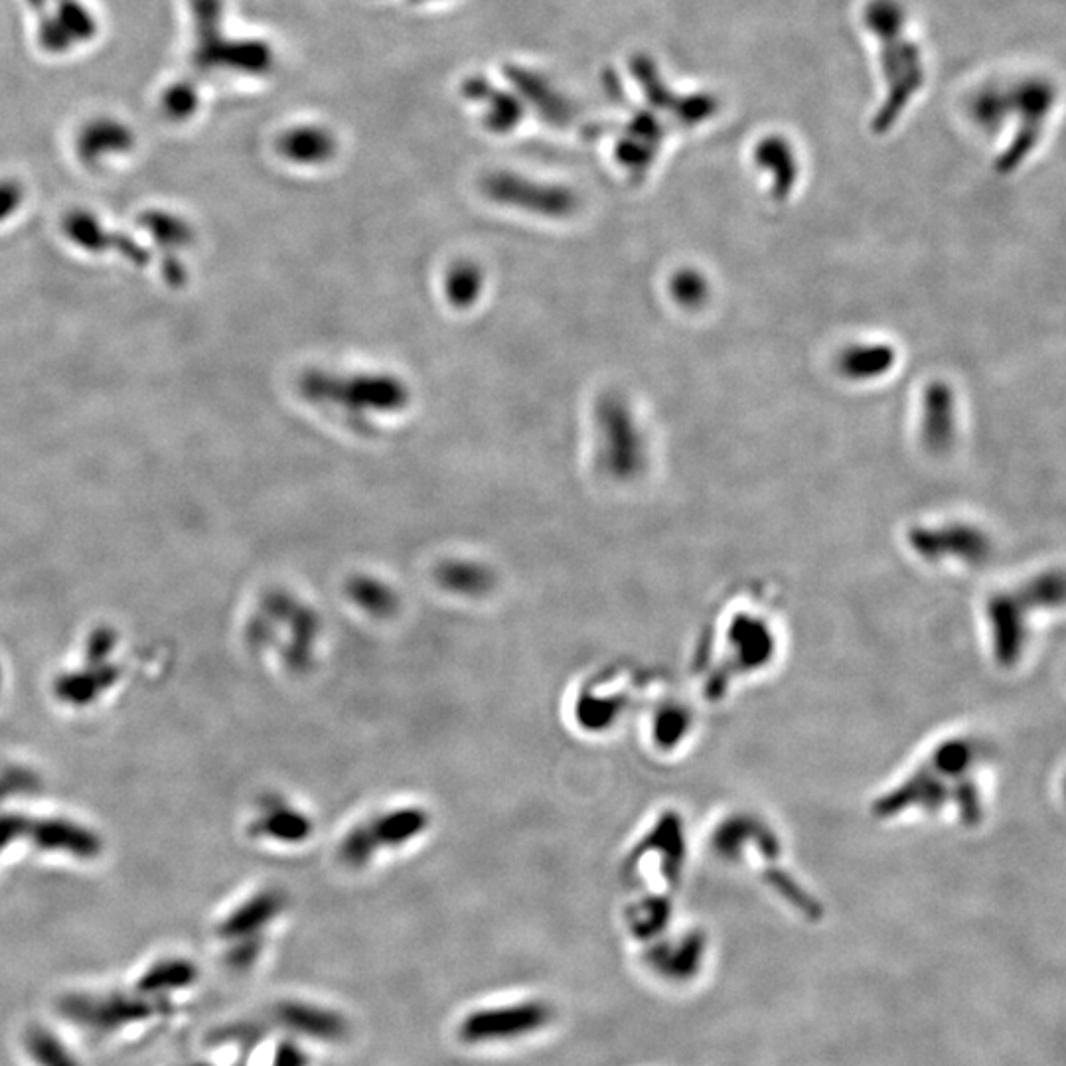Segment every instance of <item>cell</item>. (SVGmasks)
Returning a JSON list of instances; mask_svg holds the SVG:
<instances>
[{"label":"cell","mask_w":1066,"mask_h":1066,"mask_svg":"<svg viewBox=\"0 0 1066 1066\" xmlns=\"http://www.w3.org/2000/svg\"><path fill=\"white\" fill-rule=\"evenodd\" d=\"M336 139L330 131L320 129L316 125H303L285 131L279 137L277 151L279 154L301 166H320L334 158L336 154Z\"/></svg>","instance_id":"30bf717a"},{"label":"cell","mask_w":1066,"mask_h":1066,"mask_svg":"<svg viewBox=\"0 0 1066 1066\" xmlns=\"http://www.w3.org/2000/svg\"><path fill=\"white\" fill-rule=\"evenodd\" d=\"M597 455L612 480L630 482L646 466V441L634 413L616 391L603 393L595 403Z\"/></svg>","instance_id":"5b68a950"},{"label":"cell","mask_w":1066,"mask_h":1066,"mask_svg":"<svg viewBox=\"0 0 1066 1066\" xmlns=\"http://www.w3.org/2000/svg\"><path fill=\"white\" fill-rule=\"evenodd\" d=\"M486 289V271L474 259H457L449 265L443 277V293L451 306L458 310L472 308Z\"/></svg>","instance_id":"4fadbf2b"},{"label":"cell","mask_w":1066,"mask_h":1066,"mask_svg":"<svg viewBox=\"0 0 1066 1066\" xmlns=\"http://www.w3.org/2000/svg\"><path fill=\"white\" fill-rule=\"evenodd\" d=\"M437 583L464 597H480L494 589L496 573L486 563L474 559H445L435 569Z\"/></svg>","instance_id":"7c38bea8"},{"label":"cell","mask_w":1066,"mask_h":1066,"mask_svg":"<svg viewBox=\"0 0 1066 1066\" xmlns=\"http://www.w3.org/2000/svg\"><path fill=\"white\" fill-rule=\"evenodd\" d=\"M559 1019L553 1001L522 995L474 1005L455 1023V1037L466 1049H504L547 1033Z\"/></svg>","instance_id":"3957f363"},{"label":"cell","mask_w":1066,"mask_h":1066,"mask_svg":"<svg viewBox=\"0 0 1066 1066\" xmlns=\"http://www.w3.org/2000/svg\"><path fill=\"white\" fill-rule=\"evenodd\" d=\"M196 70H231L237 74L263 76L273 70L275 56L263 40H233L224 36V0H190Z\"/></svg>","instance_id":"277c9868"},{"label":"cell","mask_w":1066,"mask_h":1066,"mask_svg":"<svg viewBox=\"0 0 1066 1066\" xmlns=\"http://www.w3.org/2000/svg\"><path fill=\"white\" fill-rule=\"evenodd\" d=\"M283 1017L291 1029L305 1035L308 1039H318L324 1043H338L348 1033V1023L344 1015L334 1009L316 1005V1003H289L283 1011Z\"/></svg>","instance_id":"8fae6325"},{"label":"cell","mask_w":1066,"mask_h":1066,"mask_svg":"<svg viewBox=\"0 0 1066 1066\" xmlns=\"http://www.w3.org/2000/svg\"><path fill=\"white\" fill-rule=\"evenodd\" d=\"M782 632L770 618L755 612H731L715 632H707L701 642V656L707 662L701 668L707 697L717 699L731 684L743 682L768 672L780 658Z\"/></svg>","instance_id":"6da1fadb"},{"label":"cell","mask_w":1066,"mask_h":1066,"mask_svg":"<svg viewBox=\"0 0 1066 1066\" xmlns=\"http://www.w3.org/2000/svg\"><path fill=\"white\" fill-rule=\"evenodd\" d=\"M50 10L76 46L89 44L99 34V22L83 0H48Z\"/></svg>","instance_id":"9a60e30c"},{"label":"cell","mask_w":1066,"mask_h":1066,"mask_svg":"<svg viewBox=\"0 0 1066 1066\" xmlns=\"http://www.w3.org/2000/svg\"><path fill=\"white\" fill-rule=\"evenodd\" d=\"M200 103V89L192 79H178L160 95V111L172 123H184L192 119L198 113Z\"/></svg>","instance_id":"e0dca14e"},{"label":"cell","mask_w":1066,"mask_h":1066,"mask_svg":"<svg viewBox=\"0 0 1066 1066\" xmlns=\"http://www.w3.org/2000/svg\"><path fill=\"white\" fill-rule=\"evenodd\" d=\"M24 186L14 178L0 180V224L12 218L24 202Z\"/></svg>","instance_id":"ac0fdd59"},{"label":"cell","mask_w":1066,"mask_h":1066,"mask_svg":"<svg viewBox=\"0 0 1066 1066\" xmlns=\"http://www.w3.org/2000/svg\"><path fill=\"white\" fill-rule=\"evenodd\" d=\"M482 192L500 206L549 220H565L579 210V196L573 188L537 182L506 170L488 174L482 180Z\"/></svg>","instance_id":"8992f818"},{"label":"cell","mask_w":1066,"mask_h":1066,"mask_svg":"<svg viewBox=\"0 0 1066 1066\" xmlns=\"http://www.w3.org/2000/svg\"><path fill=\"white\" fill-rule=\"evenodd\" d=\"M297 389L308 403L334 411L358 427H370L372 417L399 415L413 401L411 385L389 372L310 368L299 376Z\"/></svg>","instance_id":"7a4b0ae2"},{"label":"cell","mask_w":1066,"mask_h":1066,"mask_svg":"<svg viewBox=\"0 0 1066 1066\" xmlns=\"http://www.w3.org/2000/svg\"><path fill=\"white\" fill-rule=\"evenodd\" d=\"M346 593L358 607L374 614H385L397 607V593L393 587L372 575H354L346 583Z\"/></svg>","instance_id":"2e32d148"},{"label":"cell","mask_w":1066,"mask_h":1066,"mask_svg":"<svg viewBox=\"0 0 1066 1066\" xmlns=\"http://www.w3.org/2000/svg\"><path fill=\"white\" fill-rule=\"evenodd\" d=\"M160 273H162V279L166 281L168 287L172 289H182L188 281V269L186 265L182 263L180 257H176V253H166L162 265H160Z\"/></svg>","instance_id":"d6986e66"},{"label":"cell","mask_w":1066,"mask_h":1066,"mask_svg":"<svg viewBox=\"0 0 1066 1066\" xmlns=\"http://www.w3.org/2000/svg\"><path fill=\"white\" fill-rule=\"evenodd\" d=\"M139 228L145 229L154 243L166 249V253H176L194 243L196 235L188 220L166 212V210H147L137 220Z\"/></svg>","instance_id":"5bb4252c"},{"label":"cell","mask_w":1066,"mask_h":1066,"mask_svg":"<svg viewBox=\"0 0 1066 1066\" xmlns=\"http://www.w3.org/2000/svg\"><path fill=\"white\" fill-rule=\"evenodd\" d=\"M707 938L701 932L687 930L682 936L666 938L654 946L646 958L656 978L670 984H686L697 978L707 958Z\"/></svg>","instance_id":"52a82bcc"},{"label":"cell","mask_w":1066,"mask_h":1066,"mask_svg":"<svg viewBox=\"0 0 1066 1066\" xmlns=\"http://www.w3.org/2000/svg\"><path fill=\"white\" fill-rule=\"evenodd\" d=\"M137 147L135 131L115 117L89 119L77 133L76 153L79 160L97 168L103 162L125 156Z\"/></svg>","instance_id":"9c48e42d"},{"label":"cell","mask_w":1066,"mask_h":1066,"mask_svg":"<svg viewBox=\"0 0 1066 1066\" xmlns=\"http://www.w3.org/2000/svg\"><path fill=\"white\" fill-rule=\"evenodd\" d=\"M64 233L77 247L101 255L109 249L119 251L127 261L145 267L151 261V253L125 233H115L105 228L97 216L87 210H74L64 218Z\"/></svg>","instance_id":"ba28073f"}]
</instances>
